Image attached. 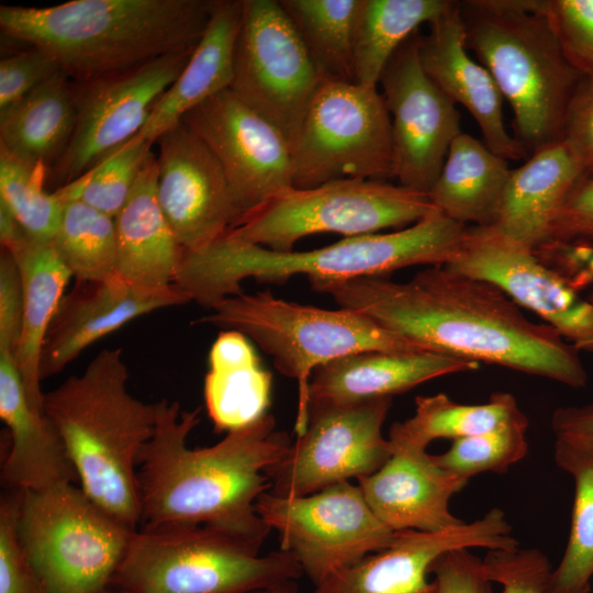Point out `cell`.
Returning a JSON list of instances; mask_svg holds the SVG:
<instances>
[{
    "mask_svg": "<svg viewBox=\"0 0 593 593\" xmlns=\"http://www.w3.org/2000/svg\"><path fill=\"white\" fill-rule=\"evenodd\" d=\"M547 242L593 247V178L582 177L573 188L551 224Z\"/></svg>",
    "mask_w": 593,
    "mask_h": 593,
    "instance_id": "47",
    "label": "cell"
},
{
    "mask_svg": "<svg viewBox=\"0 0 593 593\" xmlns=\"http://www.w3.org/2000/svg\"><path fill=\"white\" fill-rule=\"evenodd\" d=\"M518 541L501 508L441 532L400 530L387 548L342 568L313 593H437L433 562L459 548L513 549Z\"/></svg>",
    "mask_w": 593,
    "mask_h": 593,
    "instance_id": "20",
    "label": "cell"
},
{
    "mask_svg": "<svg viewBox=\"0 0 593 593\" xmlns=\"http://www.w3.org/2000/svg\"><path fill=\"white\" fill-rule=\"evenodd\" d=\"M7 250L18 264L23 287L22 329L14 359L30 403L43 412L41 353L49 325L72 276L51 240L37 239L26 234Z\"/></svg>",
    "mask_w": 593,
    "mask_h": 593,
    "instance_id": "29",
    "label": "cell"
},
{
    "mask_svg": "<svg viewBox=\"0 0 593 593\" xmlns=\"http://www.w3.org/2000/svg\"><path fill=\"white\" fill-rule=\"evenodd\" d=\"M157 405L155 430L137 460L142 528L204 525L262 546L271 529L255 504L270 489L265 470L286 455L289 435L267 413L213 446L190 448L200 409L181 411L166 399Z\"/></svg>",
    "mask_w": 593,
    "mask_h": 593,
    "instance_id": "2",
    "label": "cell"
},
{
    "mask_svg": "<svg viewBox=\"0 0 593 593\" xmlns=\"http://www.w3.org/2000/svg\"><path fill=\"white\" fill-rule=\"evenodd\" d=\"M208 363L204 401L215 432L228 433L268 413L272 377L248 337L231 329L220 333Z\"/></svg>",
    "mask_w": 593,
    "mask_h": 593,
    "instance_id": "30",
    "label": "cell"
},
{
    "mask_svg": "<svg viewBox=\"0 0 593 593\" xmlns=\"http://www.w3.org/2000/svg\"><path fill=\"white\" fill-rule=\"evenodd\" d=\"M157 175L153 152L114 217L118 276L145 290L171 288L184 255L159 204Z\"/></svg>",
    "mask_w": 593,
    "mask_h": 593,
    "instance_id": "26",
    "label": "cell"
},
{
    "mask_svg": "<svg viewBox=\"0 0 593 593\" xmlns=\"http://www.w3.org/2000/svg\"><path fill=\"white\" fill-rule=\"evenodd\" d=\"M0 417L9 432L1 482L13 491H42L75 482L76 472L54 425L30 403L14 359L0 351Z\"/></svg>",
    "mask_w": 593,
    "mask_h": 593,
    "instance_id": "25",
    "label": "cell"
},
{
    "mask_svg": "<svg viewBox=\"0 0 593 593\" xmlns=\"http://www.w3.org/2000/svg\"><path fill=\"white\" fill-rule=\"evenodd\" d=\"M204 525L136 530L113 578L125 593H251L303 575L295 558Z\"/></svg>",
    "mask_w": 593,
    "mask_h": 593,
    "instance_id": "8",
    "label": "cell"
},
{
    "mask_svg": "<svg viewBox=\"0 0 593 593\" xmlns=\"http://www.w3.org/2000/svg\"><path fill=\"white\" fill-rule=\"evenodd\" d=\"M181 122L203 141L220 163L242 219L293 188L289 142L230 88L189 111Z\"/></svg>",
    "mask_w": 593,
    "mask_h": 593,
    "instance_id": "18",
    "label": "cell"
},
{
    "mask_svg": "<svg viewBox=\"0 0 593 593\" xmlns=\"http://www.w3.org/2000/svg\"><path fill=\"white\" fill-rule=\"evenodd\" d=\"M478 367L475 361L432 350L359 351L317 367L309 398L337 404L392 398L432 379Z\"/></svg>",
    "mask_w": 593,
    "mask_h": 593,
    "instance_id": "24",
    "label": "cell"
},
{
    "mask_svg": "<svg viewBox=\"0 0 593 593\" xmlns=\"http://www.w3.org/2000/svg\"><path fill=\"white\" fill-rule=\"evenodd\" d=\"M322 85L279 0H243L230 89L273 124L292 150Z\"/></svg>",
    "mask_w": 593,
    "mask_h": 593,
    "instance_id": "12",
    "label": "cell"
},
{
    "mask_svg": "<svg viewBox=\"0 0 593 593\" xmlns=\"http://www.w3.org/2000/svg\"><path fill=\"white\" fill-rule=\"evenodd\" d=\"M116 593H125V592H119V591H118Z\"/></svg>",
    "mask_w": 593,
    "mask_h": 593,
    "instance_id": "54",
    "label": "cell"
},
{
    "mask_svg": "<svg viewBox=\"0 0 593 593\" xmlns=\"http://www.w3.org/2000/svg\"><path fill=\"white\" fill-rule=\"evenodd\" d=\"M153 146L134 137L87 174L58 189L67 200L80 199L114 219L131 195Z\"/></svg>",
    "mask_w": 593,
    "mask_h": 593,
    "instance_id": "39",
    "label": "cell"
},
{
    "mask_svg": "<svg viewBox=\"0 0 593 593\" xmlns=\"http://www.w3.org/2000/svg\"><path fill=\"white\" fill-rule=\"evenodd\" d=\"M193 51L168 54L93 81L75 82V128L48 171L47 179L56 189L87 174L142 131Z\"/></svg>",
    "mask_w": 593,
    "mask_h": 593,
    "instance_id": "15",
    "label": "cell"
},
{
    "mask_svg": "<svg viewBox=\"0 0 593 593\" xmlns=\"http://www.w3.org/2000/svg\"><path fill=\"white\" fill-rule=\"evenodd\" d=\"M48 171L46 165L31 164L0 146V202L30 236L43 240L53 238L67 201L59 189L45 190Z\"/></svg>",
    "mask_w": 593,
    "mask_h": 593,
    "instance_id": "38",
    "label": "cell"
},
{
    "mask_svg": "<svg viewBox=\"0 0 593 593\" xmlns=\"http://www.w3.org/2000/svg\"><path fill=\"white\" fill-rule=\"evenodd\" d=\"M437 593H494L483 560L468 548L440 555L430 567Z\"/></svg>",
    "mask_w": 593,
    "mask_h": 593,
    "instance_id": "45",
    "label": "cell"
},
{
    "mask_svg": "<svg viewBox=\"0 0 593 593\" xmlns=\"http://www.w3.org/2000/svg\"><path fill=\"white\" fill-rule=\"evenodd\" d=\"M526 415L495 429L452 440L450 448L433 455L443 469L469 480L483 472L505 473L528 452Z\"/></svg>",
    "mask_w": 593,
    "mask_h": 593,
    "instance_id": "40",
    "label": "cell"
},
{
    "mask_svg": "<svg viewBox=\"0 0 593 593\" xmlns=\"http://www.w3.org/2000/svg\"><path fill=\"white\" fill-rule=\"evenodd\" d=\"M524 415L515 398L506 392H495L486 403L474 405L457 403L445 393L416 396L414 415L394 423L388 438L426 449L435 439L479 435Z\"/></svg>",
    "mask_w": 593,
    "mask_h": 593,
    "instance_id": "35",
    "label": "cell"
},
{
    "mask_svg": "<svg viewBox=\"0 0 593 593\" xmlns=\"http://www.w3.org/2000/svg\"><path fill=\"white\" fill-rule=\"evenodd\" d=\"M76 118L75 82L60 70L0 112V146L51 169L69 143Z\"/></svg>",
    "mask_w": 593,
    "mask_h": 593,
    "instance_id": "32",
    "label": "cell"
},
{
    "mask_svg": "<svg viewBox=\"0 0 593 593\" xmlns=\"http://www.w3.org/2000/svg\"><path fill=\"white\" fill-rule=\"evenodd\" d=\"M419 36L415 32L400 46L379 83L391 119L393 179L429 193L461 130L456 103L422 67Z\"/></svg>",
    "mask_w": 593,
    "mask_h": 593,
    "instance_id": "17",
    "label": "cell"
},
{
    "mask_svg": "<svg viewBox=\"0 0 593 593\" xmlns=\"http://www.w3.org/2000/svg\"><path fill=\"white\" fill-rule=\"evenodd\" d=\"M109 593H113V592H109Z\"/></svg>",
    "mask_w": 593,
    "mask_h": 593,
    "instance_id": "55",
    "label": "cell"
},
{
    "mask_svg": "<svg viewBox=\"0 0 593 593\" xmlns=\"http://www.w3.org/2000/svg\"><path fill=\"white\" fill-rule=\"evenodd\" d=\"M542 7L567 59L593 77V0H542Z\"/></svg>",
    "mask_w": 593,
    "mask_h": 593,
    "instance_id": "41",
    "label": "cell"
},
{
    "mask_svg": "<svg viewBox=\"0 0 593 593\" xmlns=\"http://www.w3.org/2000/svg\"><path fill=\"white\" fill-rule=\"evenodd\" d=\"M343 309L358 312L426 350L586 385L579 350L546 323L526 317L495 286L429 266L406 282L387 277L313 281Z\"/></svg>",
    "mask_w": 593,
    "mask_h": 593,
    "instance_id": "1",
    "label": "cell"
},
{
    "mask_svg": "<svg viewBox=\"0 0 593 593\" xmlns=\"http://www.w3.org/2000/svg\"><path fill=\"white\" fill-rule=\"evenodd\" d=\"M482 560L488 578L502 586V593H545L552 570L547 556L535 548L490 549Z\"/></svg>",
    "mask_w": 593,
    "mask_h": 593,
    "instance_id": "42",
    "label": "cell"
},
{
    "mask_svg": "<svg viewBox=\"0 0 593 593\" xmlns=\"http://www.w3.org/2000/svg\"><path fill=\"white\" fill-rule=\"evenodd\" d=\"M214 0H72L0 7L2 33L48 53L74 82L193 51Z\"/></svg>",
    "mask_w": 593,
    "mask_h": 593,
    "instance_id": "3",
    "label": "cell"
},
{
    "mask_svg": "<svg viewBox=\"0 0 593 593\" xmlns=\"http://www.w3.org/2000/svg\"><path fill=\"white\" fill-rule=\"evenodd\" d=\"M26 234L7 205L0 202V242L2 248L11 249Z\"/></svg>",
    "mask_w": 593,
    "mask_h": 593,
    "instance_id": "51",
    "label": "cell"
},
{
    "mask_svg": "<svg viewBox=\"0 0 593 593\" xmlns=\"http://www.w3.org/2000/svg\"><path fill=\"white\" fill-rule=\"evenodd\" d=\"M391 405L392 398L350 404L310 402L306 429L279 462L265 470L269 492L303 496L377 472L392 455L391 443L382 435Z\"/></svg>",
    "mask_w": 593,
    "mask_h": 593,
    "instance_id": "14",
    "label": "cell"
},
{
    "mask_svg": "<svg viewBox=\"0 0 593 593\" xmlns=\"http://www.w3.org/2000/svg\"><path fill=\"white\" fill-rule=\"evenodd\" d=\"M195 323L244 334L272 357L280 373L295 380L296 437L307 426L309 388L317 367L359 351L426 350L353 310L289 302L268 289L225 298Z\"/></svg>",
    "mask_w": 593,
    "mask_h": 593,
    "instance_id": "7",
    "label": "cell"
},
{
    "mask_svg": "<svg viewBox=\"0 0 593 593\" xmlns=\"http://www.w3.org/2000/svg\"><path fill=\"white\" fill-rule=\"evenodd\" d=\"M51 243L77 282L118 277L114 219L80 199H69Z\"/></svg>",
    "mask_w": 593,
    "mask_h": 593,
    "instance_id": "37",
    "label": "cell"
},
{
    "mask_svg": "<svg viewBox=\"0 0 593 593\" xmlns=\"http://www.w3.org/2000/svg\"><path fill=\"white\" fill-rule=\"evenodd\" d=\"M511 171L508 160L461 132L451 143L428 194L447 217L463 225L490 226L495 221Z\"/></svg>",
    "mask_w": 593,
    "mask_h": 593,
    "instance_id": "31",
    "label": "cell"
},
{
    "mask_svg": "<svg viewBox=\"0 0 593 593\" xmlns=\"http://www.w3.org/2000/svg\"><path fill=\"white\" fill-rule=\"evenodd\" d=\"M23 320V287L18 264L3 249L0 256V351L14 354Z\"/></svg>",
    "mask_w": 593,
    "mask_h": 593,
    "instance_id": "48",
    "label": "cell"
},
{
    "mask_svg": "<svg viewBox=\"0 0 593 593\" xmlns=\"http://www.w3.org/2000/svg\"><path fill=\"white\" fill-rule=\"evenodd\" d=\"M561 141L583 177L593 178V77H583L568 108Z\"/></svg>",
    "mask_w": 593,
    "mask_h": 593,
    "instance_id": "46",
    "label": "cell"
},
{
    "mask_svg": "<svg viewBox=\"0 0 593 593\" xmlns=\"http://www.w3.org/2000/svg\"><path fill=\"white\" fill-rule=\"evenodd\" d=\"M57 61L45 51L29 49L7 56L0 61V112L7 110L55 74Z\"/></svg>",
    "mask_w": 593,
    "mask_h": 593,
    "instance_id": "44",
    "label": "cell"
},
{
    "mask_svg": "<svg viewBox=\"0 0 593 593\" xmlns=\"http://www.w3.org/2000/svg\"><path fill=\"white\" fill-rule=\"evenodd\" d=\"M551 428L558 440L593 447V403L557 409Z\"/></svg>",
    "mask_w": 593,
    "mask_h": 593,
    "instance_id": "50",
    "label": "cell"
},
{
    "mask_svg": "<svg viewBox=\"0 0 593 593\" xmlns=\"http://www.w3.org/2000/svg\"><path fill=\"white\" fill-rule=\"evenodd\" d=\"M243 0H214L208 26L187 65L135 136L153 144L192 109L230 88Z\"/></svg>",
    "mask_w": 593,
    "mask_h": 593,
    "instance_id": "28",
    "label": "cell"
},
{
    "mask_svg": "<svg viewBox=\"0 0 593 593\" xmlns=\"http://www.w3.org/2000/svg\"><path fill=\"white\" fill-rule=\"evenodd\" d=\"M556 465L572 475L574 501L567 547L545 593H590L593 577V447L556 439Z\"/></svg>",
    "mask_w": 593,
    "mask_h": 593,
    "instance_id": "36",
    "label": "cell"
},
{
    "mask_svg": "<svg viewBox=\"0 0 593 593\" xmlns=\"http://www.w3.org/2000/svg\"><path fill=\"white\" fill-rule=\"evenodd\" d=\"M155 144L157 197L176 238L186 251L208 247L242 219L220 163L181 121Z\"/></svg>",
    "mask_w": 593,
    "mask_h": 593,
    "instance_id": "19",
    "label": "cell"
},
{
    "mask_svg": "<svg viewBox=\"0 0 593 593\" xmlns=\"http://www.w3.org/2000/svg\"><path fill=\"white\" fill-rule=\"evenodd\" d=\"M188 302L175 284L165 290H145L119 276L101 282H77L63 296L47 331L40 359L41 379L60 372L91 344L132 320Z\"/></svg>",
    "mask_w": 593,
    "mask_h": 593,
    "instance_id": "21",
    "label": "cell"
},
{
    "mask_svg": "<svg viewBox=\"0 0 593 593\" xmlns=\"http://www.w3.org/2000/svg\"><path fill=\"white\" fill-rule=\"evenodd\" d=\"M590 301L593 302V293H592V295L590 296ZM590 350H593V344H592V346L590 347Z\"/></svg>",
    "mask_w": 593,
    "mask_h": 593,
    "instance_id": "53",
    "label": "cell"
},
{
    "mask_svg": "<svg viewBox=\"0 0 593 593\" xmlns=\"http://www.w3.org/2000/svg\"><path fill=\"white\" fill-rule=\"evenodd\" d=\"M582 177L563 141L536 150L512 169L491 226L535 250L548 240L555 217Z\"/></svg>",
    "mask_w": 593,
    "mask_h": 593,
    "instance_id": "27",
    "label": "cell"
},
{
    "mask_svg": "<svg viewBox=\"0 0 593 593\" xmlns=\"http://www.w3.org/2000/svg\"><path fill=\"white\" fill-rule=\"evenodd\" d=\"M439 211L426 192L370 179H340L291 188L247 213L225 236L276 251H291L309 235L346 237L410 226Z\"/></svg>",
    "mask_w": 593,
    "mask_h": 593,
    "instance_id": "10",
    "label": "cell"
},
{
    "mask_svg": "<svg viewBox=\"0 0 593 593\" xmlns=\"http://www.w3.org/2000/svg\"><path fill=\"white\" fill-rule=\"evenodd\" d=\"M120 348L103 349L79 374L44 392L54 425L86 494L136 529L141 522L138 456L150 439L158 405L133 396Z\"/></svg>",
    "mask_w": 593,
    "mask_h": 593,
    "instance_id": "5",
    "label": "cell"
},
{
    "mask_svg": "<svg viewBox=\"0 0 593 593\" xmlns=\"http://www.w3.org/2000/svg\"><path fill=\"white\" fill-rule=\"evenodd\" d=\"M20 491L0 502V593H45L18 536Z\"/></svg>",
    "mask_w": 593,
    "mask_h": 593,
    "instance_id": "43",
    "label": "cell"
},
{
    "mask_svg": "<svg viewBox=\"0 0 593 593\" xmlns=\"http://www.w3.org/2000/svg\"><path fill=\"white\" fill-rule=\"evenodd\" d=\"M389 440V460L358 481L377 517L393 532L435 533L465 523L450 512L449 502L469 480L439 467L426 449Z\"/></svg>",
    "mask_w": 593,
    "mask_h": 593,
    "instance_id": "22",
    "label": "cell"
},
{
    "mask_svg": "<svg viewBox=\"0 0 593 593\" xmlns=\"http://www.w3.org/2000/svg\"><path fill=\"white\" fill-rule=\"evenodd\" d=\"M363 0H279L323 82H355Z\"/></svg>",
    "mask_w": 593,
    "mask_h": 593,
    "instance_id": "33",
    "label": "cell"
},
{
    "mask_svg": "<svg viewBox=\"0 0 593 593\" xmlns=\"http://www.w3.org/2000/svg\"><path fill=\"white\" fill-rule=\"evenodd\" d=\"M467 225L437 211L392 233L345 237L306 251H276L225 235L195 251H186L175 286L203 307L243 293L242 282H286L304 275L310 282L387 277L410 266H445L458 251Z\"/></svg>",
    "mask_w": 593,
    "mask_h": 593,
    "instance_id": "4",
    "label": "cell"
},
{
    "mask_svg": "<svg viewBox=\"0 0 593 593\" xmlns=\"http://www.w3.org/2000/svg\"><path fill=\"white\" fill-rule=\"evenodd\" d=\"M16 528L45 593H109L136 532L72 482L20 491Z\"/></svg>",
    "mask_w": 593,
    "mask_h": 593,
    "instance_id": "9",
    "label": "cell"
},
{
    "mask_svg": "<svg viewBox=\"0 0 593 593\" xmlns=\"http://www.w3.org/2000/svg\"><path fill=\"white\" fill-rule=\"evenodd\" d=\"M535 253L577 291L593 282V247L548 242Z\"/></svg>",
    "mask_w": 593,
    "mask_h": 593,
    "instance_id": "49",
    "label": "cell"
},
{
    "mask_svg": "<svg viewBox=\"0 0 593 593\" xmlns=\"http://www.w3.org/2000/svg\"><path fill=\"white\" fill-rule=\"evenodd\" d=\"M429 33L419 36L422 67L433 82L454 102L465 107L475 120L484 144L506 160L528 153L512 136L503 116L504 98L489 70L469 54L459 1L434 20Z\"/></svg>",
    "mask_w": 593,
    "mask_h": 593,
    "instance_id": "23",
    "label": "cell"
},
{
    "mask_svg": "<svg viewBox=\"0 0 593 593\" xmlns=\"http://www.w3.org/2000/svg\"><path fill=\"white\" fill-rule=\"evenodd\" d=\"M251 593H299V589L296 580H287Z\"/></svg>",
    "mask_w": 593,
    "mask_h": 593,
    "instance_id": "52",
    "label": "cell"
},
{
    "mask_svg": "<svg viewBox=\"0 0 593 593\" xmlns=\"http://www.w3.org/2000/svg\"><path fill=\"white\" fill-rule=\"evenodd\" d=\"M293 188L392 179L391 119L378 88L323 82L292 150Z\"/></svg>",
    "mask_w": 593,
    "mask_h": 593,
    "instance_id": "11",
    "label": "cell"
},
{
    "mask_svg": "<svg viewBox=\"0 0 593 593\" xmlns=\"http://www.w3.org/2000/svg\"><path fill=\"white\" fill-rule=\"evenodd\" d=\"M465 44L513 112L514 138L527 153L561 141L583 76L567 59L542 0L459 1Z\"/></svg>",
    "mask_w": 593,
    "mask_h": 593,
    "instance_id": "6",
    "label": "cell"
},
{
    "mask_svg": "<svg viewBox=\"0 0 593 593\" xmlns=\"http://www.w3.org/2000/svg\"><path fill=\"white\" fill-rule=\"evenodd\" d=\"M451 0H363L355 42V83L377 88L388 63L424 23H432Z\"/></svg>",
    "mask_w": 593,
    "mask_h": 593,
    "instance_id": "34",
    "label": "cell"
},
{
    "mask_svg": "<svg viewBox=\"0 0 593 593\" xmlns=\"http://www.w3.org/2000/svg\"><path fill=\"white\" fill-rule=\"evenodd\" d=\"M452 272L489 282L518 306L541 317L580 350L593 344V302L535 251L493 226H468L462 243L445 265Z\"/></svg>",
    "mask_w": 593,
    "mask_h": 593,
    "instance_id": "16",
    "label": "cell"
},
{
    "mask_svg": "<svg viewBox=\"0 0 593 593\" xmlns=\"http://www.w3.org/2000/svg\"><path fill=\"white\" fill-rule=\"evenodd\" d=\"M255 507L264 523L279 533L280 549L295 558L314 585L387 548L396 533L377 517L359 484L350 481L295 497L266 491Z\"/></svg>",
    "mask_w": 593,
    "mask_h": 593,
    "instance_id": "13",
    "label": "cell"
}]
</instances>
